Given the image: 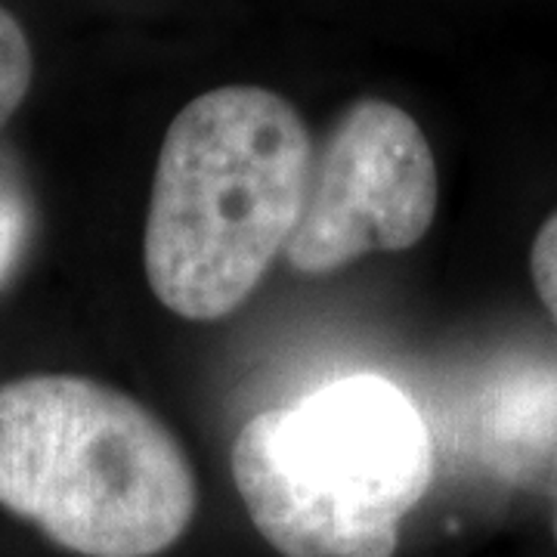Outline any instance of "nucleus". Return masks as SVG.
<instances>
[{
	"instance_id": "obj_1",
	"label": "nucleus",
	"mask_w": 557,
	"mask_h": 557,
	"mask_svg": "<svg viewBox=\"0 0 557 557\" xmlns=\"http://www.w3.org/2000/svg\"><path fill=\"white\" fill-rule=\"evenodd\" d=\"M313 143L298 109L233 84L186 102L161 139L143 267L152 295L189 322L239 310L298 226Z\"/></svg>"
},
{
	"instance_id": "obj_2",
	"label": "nucleus",
	"mask_w": 557,
	"mask_h": 557,
	"mask_svg": "<svg viewBox=\"0 0 557 557\" xmlns=\"http://www.w3.org/2000/svg\"><path fill=\"white\" fill-rule=\"evenodd\" d=\"M199 505L193 465L139 399L81 375L0 384V508L81 557H156Z\"/></svg>"
},
{
	"instance_id": "obj_3",
	"label": "nucleus",
	"mask_w": 557,
	"mask_h": 557,
	"mask_svg": "<svg viewBox=\"0 0 557 557\" xmlns=\"http://www.w3.org/2000/svg\"><path fill=\"white\" fill-rule=\"evenodd\" d=\"M233 480L282 557H394L434 480V443L394 381L350 375L251 418L233 443Z\"/></svg>"
},
{
	"instance_id": "obj_4",
	"label": "nucleus",
	"mask_w": 557,
	"mask_h": 557,
	"mask_svg": "<svg viewBox=\"0 0 557 557\" xmlns=\"http://www.w3.org/2000/svg\"><path fill=\"white\" fill-rule=\"evenodd\" d=\"M437 214V161L418 121L357 100L313 152L307 199L285 245L300 276H329L372 251H409Z\"/></svg>"
},
{
	"instance_id": "obj_5",
	"label": "nucleus",
	"mask_w": 557,
	"mask_h": 557,
	"mask_svg": "<svg viewBox=\"0 0 557 557\" xmlns=\"http://www.w3.org/2000/svg\"><path fill=\"white\" fill-rule=\"evenodd\" d=\"M468 434L498 478L557 483V366L511 362L493 372L474 394Z\"/></svg>"
},
{
	"instance_id": "obj_6",
	"label": "nucleus",
	"mask_w": 557,
	"mask_h": 557,
	"mask_svg": "<svg viewBox=\"0 0 557 557\" xmlns=\"http://www.w3.org/2000/svg\"><path fill=\"white\" fill-rule=\"evenodd\" d=\"M35 78V57L16 16L0 7V127L16 115Z\"/></svg>"
},
{
	"instance_id": "obj_7",
	"label": "nucleus",
	"mask_w": 557,
	"mask_h": 557,
	"mask_svg": "<svg viewBox=\"0 0 557 557\" xmlns=\"http://www.w3.org/2000/svg\"><path fill=\"white\" fill-rule=\"evenodd\" d=\"M530 273L536 285L539 300L545 304L548 317L557 325V211L539 226L533 251H530Z\"/></svg>"
},
{
	"instance_id": "obj_8",
	"label": "nucleus",
	"mask_w": 557,
	"mask_h": 557,
	"mask_svg": "<svg viewBox=\"0 0 557 557\" xmlns=\"http://www.w3.org/2000/svg\"><path fill=\"white\" fill-rule=\"evenodd\" d=\"M22 211L20 201L10 199V193L0 189V278L10 273L13 267V258L20 251V239H22Z\"/></svg>"
},
{
	"instance_id": "obj_9",
	"label": "nucleus",
	"mask_w": 557,
	"mask_h": 557,
	"mask_svg": "<svg viewBox=\"0 0 557 557\" xmlns=\"http://www.w3.org/2000/svg\"><path fill=\"white\" fill-rule=\"evenodd\" d=\"M552 530H555V539H557V483H555V515H552Z\"/></svg>"
}]
</instances>
